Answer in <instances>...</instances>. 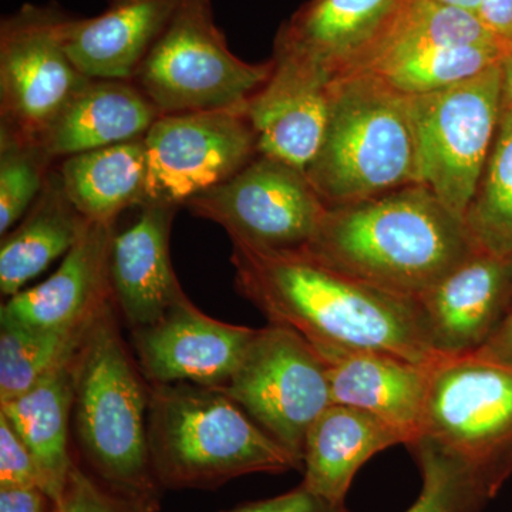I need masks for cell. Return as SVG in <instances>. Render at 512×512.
<instances>
[{"label":"cell","instance_id":"6da1fadb","mask_svg":"<svg viewBox=\"0 0 512 512\" xmlns=\"http://www.w3.org/2000/svg\"><path fill=\"white\" fill-rule=\"evenodd\" d=\"M229 241L237 291L271 325L299 333L316 352L370 350L423 365L439 359L417 299L345 274L305 248Z\"/></svg>","mask_w":512,"mask_h":512},{"label":"cell","instance_id":"7a4b0ae2","mask_svg":"<svg viewBox=\"0 0 512 512\" xmlns=\"http://www.w3.org/2000/svg\"><path fill=\"white\" fill-rule=\"evenodd\" d=\"M305 249L345 274L414 299L478 251L464 218L421 184L328 208Z\"/></svg>","mask_w":512,"mask_h":512},{"label":"cell","instance_id":"3957f363","mask_svg":"<svg viewBox=\"0 0 512 512\" xmlns=\"http://www.w3.org/2000/svg\"><path fill=\"white\" fill-rule=\"evenodd\" d=\"M117 312L113 302L93 320L74 356L73 429L89 473L114 493L158 507L151 386L121 336Z\"/></svg>","mask_w":512,"mask_h":512},{"label":"cell","instance_id":"277c9868","mask_svg":"<svg viewBox=\"0 0 512 512\" xmlns=\"http://www.w3.org/2000/svg\"><path fill=\"white\" fill-rule=\"evenodd\" d=\"M150 386L148 440L160 487L214 490L248 474L302 468L221 390L191 383Z\"/></svg>","mask_w":512,"mask_h":512},{"label":"cell","instance_id":"5b68a950","mask_svg":"<svg viewBox=\"0 0 512 512\" xmlns=\"http://www.w3.org/2000/svg\"><path fill=\"white\" fill-rule=\"evenodd\" d=\"M306 174L328 208L419 184L409 97L372 74L333 80L328 124Z\"/></svg>","mask_w":512,"mask_h":512},{"label":"cell","instance_id":"8992f818","mask_svg":"<svg viewBox=\"0 0 512 512\" xmlns=\"http://www.w3.org/2000/svg\"><path fill=\"white\" fill-rule=\"evenodd\" d=\"M417 440L463 464L494 498L512 476V363L440 356Z\"/></svg>","mask_w":512,"mask_h":512},{"label":"cell","instance_id":"52a82bcc","mask_svg":"<svg viewBox=\"0 0 512 512\" xmlns=\"http://www.w3.org/2000/svg\"><path fill=\"white\" fill-rule=\"evenodd\" d=\"M271 72L231 52L212 0H180L133 82L160 114L244 111Z\"/></svg>","mask_w":512,"mask_h":512},{"label":"cell","instance_id":"ba28073f","mask_svg":"<svg viewBox=\"0 0 512 512\" xmlns=\"http://www.w3.org/2000/svg\"><path fill=\"white\" fill-rule=\"evenodd\" d=\"M419 184L466 217L476 197L504 109L503 69L409 97Z\"/></svg>","mask_w":512,"mask_h":512},{"label":"cell","instance_id":"9c48e42d","mask_svg":"<svg viewBox=\"0 0 512 512\" xmlns=\"http://www.w3.org/2000/svg\"><path fill=\"white\" fill-rule=\"evenodd\" d=\"M303 466L306 434L332 404L328 366L299 333L256 329L237 372L221 389Z\"/></svg>","mask_w":512,"mask_h":512},{"label":"cell","instance_id":"30bf717a","mask_svg":"<svg viewBox=\"0 0 512 512\" xmlns=\"http://www.w3.org/2000/svg\"><path fill=\"white\" fill-rule=\"evenodd\" d=\"M56 3H25L0 23V128L39 140L74 94L90 82L70 59Z\"/></svg>","mask_w":512,"mask_h":512},{"label":"cell","instance_id":"8fae6325","mask_svg":"<svg viewBox=\"0 0 512 512\" xmlns=\"http://www.w3.org/2000/svg\"><path fill=\"white\" fill-rule=\"evenodd\" d=\"M184 207L229 239L266 249L308 247L328 211L305 171L261 154Z\"/></svg>","mask_w":512,"mask_h":512},{"label":"cell","instance_id":"7c38bea8","mask_svg":"<svg viewBox=\"0 0 512 512\" xmlns=\"http://www.w3.org/2000/svg\"><path fill=\"white\" fill-rule=\"evenodd\" d=\"M147 202L187 204L258 156L244 111L161 114L144 136Z\"/></svg>","mask_w":512,"mask_h":512},{"label":"cell","instance_id":"4fadbf2b","mask_svg":"<svg viewBox=\"0 0 512 512\" xmlns=\"http://www.w3.org/2000/svg\"><path fill=\"white\" fill-rule=\"evenodd\" d=\"M255 333L211 318L185 298L157 322L133 330L134 357L150 384L221 390L237 372Z\"/></svg>","mask_w":512,"mask_h":512},{"label":"cell","instance_id":"5bb4252c","mask_svg":"<svg viewBox=\"0 0 512 512\" xmlns=\"http://www.w3.org/2000/svg\"><path fill=\"white\" fill-rule=\"evenodd\" d=\"M417 302L437 355H473L511 311L512 258L478 249Z\"/></svg>","mask_w":512,"mask_h":512},{"label":"cell","instance_id":"9a60e30c","mask_svg":"<svg viewBox=\"0 0 512 512\" xmlns=\"http://www.w3.org/2000/svg\"><path fill=\"white\" fill-rule=\"evenodd\" d=\"M264 86L248 100L244 114L261 156L308 170L318 154L329 119L333 80L306 64L274 56Z\"/></svg>","mask_w":512,"mask_h":512},{"label":"cell","instance_id":"2e32d148","mask_svg":"<svg viewBox=\"0 0 512 512\" xmlns=\"http://www.w3.org/2000/svg\"><path fill=\"white\" fill-rule=\"evenodd\" d=\"M116 224L86 221L62 264L42 284L22 289L3 303L2 322L39 329L79 328L114 302L110 245Z\"/></svg>","mask_w":512,"mask_h":512},{"label":"cell","instance_id":"e0dca14e","mask_svg":"<svg viewBox=\"0 0 512 512\" xmlns=\"http://www.w3.org/2000/svg\"><path fill=\"white\" fill-rule=\"evenodd\" d=\"M126 228L114 229L110 281L117 311L131 330L163 318L188 298L175 275L170 235L177 205L147 202Z\"/></svg>","mask_w":512,"mask_h":512},{"label":"cell","instance_id":"ac0fdd59","mask_svg":"<svg viewBox=\"0 0 512 512\" xmlns=\"http://www.w3.org/2000/svg\"><path fill=\"white\" fill-rule=\"evenodd\" d=\"M332 404L356 407L400 431L406 446L419 439L431 366L370 350H326Z\"/></svg>","mask_w":512,"mask_h":512},{"label":"cell","instance_id":"d6986e66","mask_svg":"<svg viewBox=\"0 0 512 512\" xmlns=\"http://www.w3.org/2000/svg\"><path fill=\"white\" fill-rule=\"evenodd\" d=\"M403 0H309L279 29L274 56L330 79L345 76L373 45Z\"/></svg>","mask_w":512,"mask_h":512},{"label":"cell","instance_id":"ffe728a7","mask_svg":"<svg viewBox=\"0 0 512 512\" xmlns=\"http://www.w3.org/2000/svg\"><path fill=\"white\" fill-rule=\"evenodd\" d=\"M178 5L180 0H107L99 15L70 16L67 53L89 79L133 82Z\"/></svg>","mask_w":512,"mask_h":512},{"label":"cell","instance_id":"44dd1931","mask_svg":"<svg viewBox=\"0 0 512 512\" xmlns=\"http://www.w3.org/2000/svg\"><path fill=\"white\" fill-rule=\"evenodd\" d=\"M407 441L400 431L356 407L330 404L308 430L302 487L323 503L346 510L357 471L386 448Z\"/></svg>","mask_w":512,"mask_h":512},{"label":"cell","instance_id":"7402d4cb","mask_svg":"<svg viewBox=\"0 0 512 512\" xmlns=\"http://www.w3.org/2000/svg\"><path fill=\"white\" fill-rule=\"evenodd\" d=\"M160 116L136 83L92 79L37 141L53 161L63 160L144 137Z\"/></svg>","mask_w":512,"mask_h":512},{"label":"cell","instance_id":"603a6c76","mask_svg":"<svg viewBox=\"0 0 512 512\" xmlns=\"http://www.w3.org/2000/svg\"><path fill=\"white\" fill-rule=\"evenodd\" d=\"M74 356L60 363L22 396L0 403V414L12 424L35 458L42 491L50 504L62 498L74 464L69 444Z\"/></svg>","mask_w":512,"mask_h":512},{"label":"cell","instance_id":"cb8c5ba5","mask_svg":"<svg viewBox=\"0 0 512 512\" xmlns=\"http://www.w3.org/2000/svg\"><path fill=\"white\" fill-rule=\"evenodd\" d=\"M86 221L64 192L59 173L50 171L35 204L18 225L2 235V295L6 299L16 295L53 261L66 255L82 234Z\"/></svg>","mask_w":512,"mask_h":512},{"label":"cell","instance_id":"d4e9b609","mask_svg":"<svg viewBox=\"0 0 512 512\" xmlns=\"http://www.w3.org/2000/svg\"><path fill=\"white\" fill-rule=\"evenodd\" d=\"M57 173L74 208L86 220L116 224L146 197L144 137L63 158Z\"/></svg>","mask_w":512,"mask_h":512},{"label":"cell","instance_id":"484cf974","mask_svg":"<svg viewBox=\"0 0 512 512\" xmlns=\"http://www.w3.org/2000/svg\"><path fill=\"white\" fill-rule=\"evenodd\" d=\"M491 43L503 45L476 13L434 0H403L373 45L345 76L427 47Z\"/></svg>","mask_w":512,"mask_h":512},{"label":"cell","instance_id":"4316f807","mask_svg":"<svg viewBox=\"0 0 512 512\" xmlns=\"http://www.w3.org/2000/svg\"><path fill=\"white\" fill-rule=\"evenodd\" d=\"M507 50L500 43L427 47L357 74H372L403 96H423L473 79L503 62Z\"/></svg>","mask_w":512,"mask_h":512},{"label":"cell","instance_id":"83f0119b","mask_svg":"<svg viewBox=\"0 0 512 512\" xmlns=\"http://www.w3.org/2000/svg\"><path fill=\"white\" fill-rule=\"evenodd\" d=\"M92 323L39 329L0 320V403L22 396L60 363L72 359Z\"/></svg>","mask_w":512,"mask_h":512},{"label":"cell","instance_id":"f1b7e54d","mask_svg":"<svg viewBox=\"0 0 512 512\" xmlns=\"http://www.w3.org/2000/svg\"><path fill=\"white\" fill-rule=\"evenodd\" d=\"M464 221L480 251L512 258V104L505 101L483 178Z\"/></svg>","mask_w":512,"mask_h":512},{"label":"cell","instance_id":"f546056e","mask_svg":"<svg viewBox=\"0 0 512 512\" xmlns=\"http://www.w3.org/2000/svg\"><path fill=\"white\" fill-rule=\"evenodd\" d=\"M53 163L39 141L0 128V235L35 204Z\"/></svg>","mask_w":512,"mask_h":512},{"label":"cell","instance_id":"4dcf8cb0","mask_svg":"<svg viewBox=\"0 0 512 512\" xmlns=\"http://www.w3.org/2000/svg\"><path fill=\"white\" fill-rule=\"evenodd\" d=\"M409 448L419 463L423 487L419 498L404 512H480L493 500L463 464L427 441H414Z\"/></svg>","mask_w":512,"mask_h":512},{"label":"cell","instance_id":"1f68e13d","mask_svg":"<svg viewBox=\"0 0 512 512\" xmlns=\"http://www.w3.org/2000/svg\"><path fill=\"white\" fill-rule=\"evenodd\" d=\"M157 505L140 503L114 493L89 471L74 463L62 498L49 512H157Z\"/></svg>","mask_w":512,"mask_h":512},{"label":"cell","instance_id":"d6a6232c","mask_svg":"<svg viewBox=\"0 0 512 512\" xmlns=\"http://www.w3.org/2000/svg\"><path fill=\"white\" fill-rule=\"evenodd\" d=\"M0 488L42 490L35 458L3 414H0Z\"/></svg>","mask_w":512,"mask_h":512},{"label":"cell","instance_id":"836d02e7","mask_svg":"<svg viewBox=\"0 0 512 512\" xmlns=\"http://www.w3.org/2000/svg\"><path fill=\"white\" fill-rule=\"evenodd\" d=\"M225 512H349L339 511L323 503L316 495L299 485L295 490L289 491L266 500L254 501L239 505L231 511Z\"/></svg>","mask_w":512,"mask_h":512},{"label":"cell","instance_id":"e575fe53","mask_svg":"<svg viewBox=\"0 0 512 512\" xmlns=\"http://www.w3.org/2000/svg\"><path fill=\"white\" fill-rule=\"evenodd\" d=\"M480 18L507 49L512 47V0H483Z\"/></svg>","mask_w":512,"mask_h":512},{"label":"cell","instance_id":"d590c367","mask_svg":"<svg viewBox=\"0 0 512 512\" xmlns=\"http://www.w3.org/2000/svg\"><path fill=\"white\" fill-rule=\"evenodd\" d=\"M40 488H0V512H49Z\"/></svg>","mask_w":512,"mask_h":512},{"label":"cell","instance_id":"8d00e7d4","mask_svg":"<svg viewBox=\"0 0 512 512\" xmlns=\"http://www.w3.org/2000/svg\"><path fill=\"white\" fill-rule=\"evenodd\" d=\"M473 355L495 362L512 363V308L505 316L500 328L495 330L490 340Z\"/></svg>","mask_w":512,"mask_h":512},{"label":"cell","instance_id":"74e56055","mask_svg":"<svg viewBox=\"0 0 512 512\" xmlns=\"http://www.w3.org/2000/svg\"><path fill=\"white\" fill-rule=\"evenodd\" d=\"M501 69H503L504 101L512 104V47L505 52Z\"/></svg>","mask_w":512,"mask_h":512},{"label":"cell","instance_id":"f35d334b","mask_svg":"<svg viewBox=\"0 0 512 512\" xmlns=\"http://www.w3.org/2000/svg\"><path fill=\"white\" fill-rule=\"evenodd\" d=\"M434 2L451 6V8L467 10V12L476 13V15L480 16L481 3H483V0H434Z\"/></svg>","mask_w":512,"mask_h":512}]
</instances>
